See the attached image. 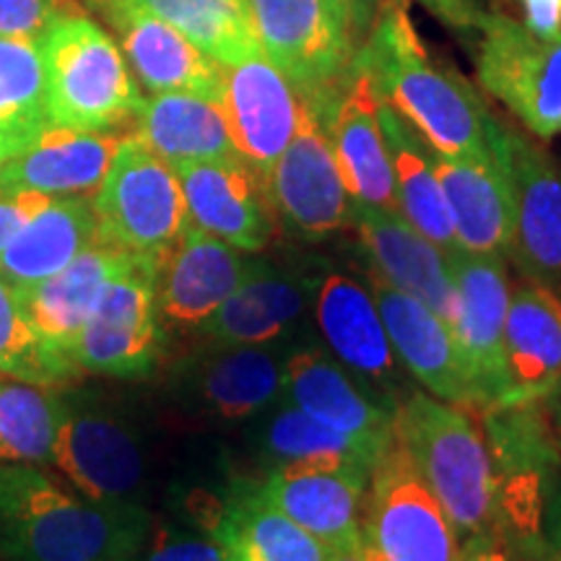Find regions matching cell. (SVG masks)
<instances>
[{
  "label": "cell",
  "instance_id": "obj_43",
  "mask_svg": "<svg viewBox=\"0 0 561 561\" xmlns=\"http://www.w3.org/2000/svg\"><path fill=\"white\" fill-rule=\"evenodd\" d=\"M525 26L541 37L561 32V0H523Z\"/></svg>",
  "mask_w": 561,
  "mask_h": 561
},
{
  "label": "cell",
  "instance_id": "obj_21",
  "mask_svg": "<svg viewBox=\"0 0 561 561\" xmlns=\"http://www.w3.org/2000/svg\"><path fill=\"white\" fill-rule=\"evenodd\" d=\"M248 255L193 224L182 231L157 273V305L164 331H201L203 322L257 268L261 257Z\"/></svg>",
  "mask_w": 561,
  "mask_h": 561
},
{
  "label": "cell",
  "instance_id": "obj_3",
  "mask_svg": "<svg viewBox=\"0 0 561 561\" xmlns=\"http://www.w3.org/2000/svg\"><path fill=\"white\" fill-rule=\"evenodd\" d=\"M396 442L445 510L460 543L491 533L494 462L486 437L460 405L411 390L396 411Z\"/></svg>",
  "mask_w": 561,
  "mask_h": 561
},
{
  "label": "cell",
  "instance_id": "obj_45",
  "mask_svg": "<svg viewBox=\"0 0 561 561\" xmlns=\"http://www.w3.org/2000/svg\"><path fill=\"white\" fill-rule=\"evenodd\" d=\"M543 403H549V409H551V413H553V421H557V424L561 426V388L553 392L551 398H546Z\"/></svg>",
  "mask_w": 561,
  "mask_h": 561
},
{
  "label": "cell",
  "instance_id": "obj_5",
  "mask_svg": "<svg viewBox=\"0 0 561 561\" xmlns=\"http://www.w3.org/2000/svg\"><path fill=\"white\" fill-rule=\"evenodd\" d=\"M265 58L320 110L359 55L362 0H244Z\"/></svg>",
  "mask_w": 561,
  "mask_h": 561
},
{
  "label": "cell",
  "instance_id": "obj_40",
  "mask_svg": "<svg viewBox=\"0 0 561 561\" xmlns=\"http://www.w3.org/2000/svg\"><path fill=\"white\" fill-rule=\"evenodd\" d=\"M55 19V0H0V37L39 42Z\"/></svg>",
  "mask_w": 561,
  "mask_h": 561
},
{
  "label": "cell",
  "instance_id": "obj_26",
  "mask_svg": "<svg viewBox=\"0 0 561 561\" xmlns=\"http://www.w3.org/2000/svg\"><path fill=\"white\" fill-rule=\"evenodd\" d=\"M351 227L359 234L362 248L371 263V273H377L396 289L411 294L445 322L450 320L455 286L450 255L445 250H439L419 229H413L401 216V210L354 203Z\"/></svg>",
  "mask_w": 561,
  "mask_h": 561
},
{
  "label": "cell",
  "instance_id": "obj_20",
  "mask_svg": "<svg viewBox=\"0 0 561 561\" xmlns=\"http://www.w3.org/2000/svg\"><path fill=\"white\" fill-rule=\"evenodd\" d=\"M367 286L388 328L398 362L403 364L409 377L424 385L430 396L439 401L460 405V409H479L471 371L450 325L437 312L421 305L411 294L396 289L377 273L369 271Z\"/></svg>",
  "mask_w": 561,
  "mask_h": 561
},
{
  "label": "cell",
  "instance_id": "obj_17",
  "mask_svg": "<svg viewBox=\"0 0 561 561\" xmlns=\"http://www.w3.org/2000/svg\"><path fill=\"white\" fill-rule=\"evenodd\" d=\"M455 305L447 320L466 356L479 396V409L491 411L502 398V341L510 310V278L502 255H450Z\"/></svg>",
  "mask_w": 561,
  "mask_h": 561
},
{
  "label": "cell",
  "instance_id": "obj_16",
  "mask_svg": "<svg viewBox=\"0 0 561 561\" xmlns=\"http://www.w3.org/2000/svg\"><path fill=\"white\" fill-rule=\"evenodd\" d=\"M174 170L193 227L250 255L268 248L276 229V210L263 174L240 153L180 164Z\"/></svg>",
  "mask_w": 561,
  "mask_h": 561
},
{
  "label": "cell",
  "instance_id": "obj_46",
  "mask_svg": "<svg viewBox=\"0 0 561 561\" xmlns=\"http://www.w3.org/2000/svg\"><path fill=\"white\" fill-rule=\"evenodd\" d=\"M549 561H561V528L557 530V536H553V543H551V551H549Z\"/></svg>",
  "mask_w": 561,
  "mask_h": 561
},
{
  "label": "cell",
  "instance_id": "obj_22",
  "mask_svg": "<svg viewBox=\"0 0 561 561\" xmlns=\"http://www.w3.org/2000/svg\"><path fill=\"white\" fill-rule=\"evenodd\" d=\"M434 172L450 208L458 250L507 257L515 234V191L504 157V128L496 136V149L486 157H445L434 151Z\"/></svg>",
  "mask_w": 561,
  "mask_h": 561
},
{
  "label": "cell",
  "instance_id": "obj_2",
  "mask_svg": "<svg viewBox=\"0 0 561 561\" xmlns=\"http://www.w3.org/2000/svg\"><path fill=\"white\" fill-rule=\"evenodd\" d=\"M359 60L371 70L385 102L445 157H486L502 125L489 115L476 89L455 70L434 62L401 9L377 21Z\"/></svg>",
  "mask_w": 561,
  "mask_h": 561
},
{
  "label": "cell",
  "instance_id": "obj_12",
  "mask_svg": "<svg viewBox=\"0 0 561 561\" xmlns=\"http://www.w3.org/2000/svg\"><path fill=\"white\" fill-rule=\"evenodd\" d=\"M263 180L276 219L301 240L318 242L351 227L354 201L318 112L307 102L299 130Z\"/></svg>",
  "mask_w": 561,
  "mask_h": 561
},
{
  "label": "cell",
  "instance_id": "obj_41",
  "mask_svg": "<svg viewBox=\"0 0 561 561\" xmlns=\"http://www.w3.org/2000/svg\"><path fill=\"white\" fill-rule=\"evenodd\" d=\"M50 203L42 193H0V250L9 244L19 229Z\"/></svg>",
  "mask_w": 561,
  "mask_h": 561
},
{
  "label": "cell",
  "instance_id": "obj_13",
  "mask_svg": "<svg viewBox=\"0 0 561 561\" xmlns=\"http://www.w3.org/2000/svg\"><path fill=\"white\" fill-rule=\"evenodd\" d=\"M297 341L206 346L178 375L180 401L198 416L229 426L261 419L284 398V362Z\"/></svg>",
  "mask_w": 561,
  "mask_h": 561
},
{
  "label": "cell",
  "instance_id": "obj_33",
  "mask_svg": "<svg viewBox=\"0 0 561 561\" xmlns=\"http://www.w3.org/2000/svg\"><path fill=\"white\" fill-rule=\"evenodd\" d=\"M231 561H333L335 553L261 496L257 481L234 483L227 512L210 533Z\"/></svg>",
  "mask_w": 561,
  "mask_h": 561
},
{
  "label": "cell",
  "instance_id": "obj_18",
  "mask_svg": "<svg viewBox=\"0 0 561 561\" xmlns=\"http://www.w3.org/2000/svg\"><path fill=\"white\" fill-rule=\"evenodd\" d=\"M219 102L234 151L265 178L299 130L305 112L299 89L257 53L224 66Z\"/></svg>",
  "mask_w": 561,
  "mask_h": 561
},
{
  "label": "cell",
  "instance_id": "obj_39",
  "mask_svg": "<svg viewBox=\"0 0 561 561\" xmlns=\"http://www.w3.org/2000/svg\"><path fill=\"white\" fill-rule=\"evenodd\" d=\"M149 549L138 561H231V553L219 538L208 533H185L172 528H159L146 538Z\"/></svg>",
  "mask_w": 561,
  "mask_h": 561
},
{
  "label": "cell",
  "instance_id": "obj_25",
  "mask_svg": "<svg viewBox=\"0 0 561 561\" xmlns=\"http://www.w3.org/2000/svg\"><path fill=\"white\" fill-rule=\"evenodd\" d=\"M561 388V299L543 286L512 291L502 341V398L496 409L536 405Z\"/></svg>",
  "mask_w": 561,
  "mask_h": 561
},
{
  "label": "cell",
  "instance_id": "obj_37",
  "mask_svg": "<svg viewBox=\"0 0 561 561\" xmlns=\"http://www.w3.org/2000/svg\"><path fill=\"white\" fill-rule=\"evenodd\" d=\"M60 392L0 375V466H47Z\"/></svg>",
  "mask_w": 561,
  "mask_h": 561
},
{
  "label": "cell",
  "instance_id": "obj_48",
  "mask_svg": "<svg viewBox=\"0 0 561 561\" xmlns=\"http://www.w3.org/2000/svg\"><path fill=\"white\" fill-rule=\"evenodd\" d=\"M3 164H5V157H3V153H0V170H3Z\"/></svg>",
  "mask_w": 561,
  "mask_h": 561
},
{
  "label": "cell",
  "instance_id": "obj_10",
  "mask_svg": "<svg viewBox=\"0 0 561 561\" xmlns=\"http://www.w3.org/2000/svg\"><path fill=\"white\" fill-rule=\"evenodd\" d=\"M310 310L322 348L388 409L398 411L411 388L369 286L348 273L322 268L310 276Z\"/></svg>",
  "mask_w": 561,
  "mask_h": 561
},
{
  "label": "cell",
  "instance_id": "obj_35",
  "mask_svg": "<svg viewBox=\"0 0 561 561\" xmlns=\"http://www.w3.org/2000/svg\"><path fill=\"white\" fill-rule=\"evenodd\" d=\"M50 125L39 42L0 37V153L9 161Z\"/></svg>",
  "mask_w": 561,
  "mask_h": 561
},
{
  "label": "cell",
  "instance_id": "obj_28",
  "mask_svg": "<svg viewBox=\"0 0 561 561\" xmlns=\"http://www.w3.org/2000/svg\"><path fill=\"white\" fill-rule=\"evenodd\" d=\"M136 261L130 252L96 240L55 276L19 291V301L39 339L68 359L70 346L94 314L104 289Z\"/></svg>",
  "mask_w": 561,
  "mask_h": 561
},
{
  "label": "cell",
  "instance_id": "obj_27",
  "mask_svg": "<svg viewBox=\"0 0 561 561\" xmlns=\"http://www.w3.org/2000/svg\"><path fill=\"white\" fill-rule=\"evenodd\" d=\"M125 133L76 130L47 125L0 170V193L91 195L102 185Z\"/></svg>",
  "mask_w": 561,
  "mask_h": 561
},
{
  "label": "cell",
  "instance_id": "obj_49",
  "mask_svg": "<svg viewBox=\"0 0 561 561\" xmlns=\"http://www.w3.org/2000/svg\"><path fill=\"white\" fill-rule=\"evenodd\" d=\"M130 561H138V559H130Z\"/></svg>",
  "mask_w": 561,
  "mask_h": 561
},
{
  "label": "cell",
  "instance_id": "obj_31",
  "mask_svg": "<svg viewBox=\"0 0 561 561\" xmlns=\"http://www.w3.org/2000/svg\"><path fill=\"white\" fill-rule=\"evenodd\" d=\"M136 136L172 167L237 153L221 102L191 91L151 94V100H144Z\"/></svg>",
  "mask_w": 561,
  "mask_h": 561
},
{
  "label": "cell",
  "instance_id": "obj_38",
  "mask_svg": "<svg viewBox=\"0 0 561 561\" xmlns=\"http://www.w3.org/2000/svg\"><path fill=\"white\" fill-rule=\"evenodd\" d=\"M0 375L13 380L58 388L79 375L66 356L39 339L21 307L19 294L0 278Z\"/></svg>",
  "mask_w": 561,
  "mask_h": 561
},
{
  "label": "cell",
  "instance_id": "obj_11",
  "mask_svg": "<svg viewBox=\"0 0 561 561\" xmlns=\"http://www.w3.org/2000/svg\"><path fill=\"white\" fill-rule=\"evenodd\" d=\"M159 265L138 261L112 278L100 305L68 351L76 369L104 377H146L164 354L157 305Z\"/></svg>",
  "mask_w": 561,
  "mask_h": 561
},
{
  "label": "cell",
  "instance_id": "obj_30",
  "mask_svg": "<svg viewBox=\"0 0 561 561\" xmlns=\"http://www.w3.org/2000/svg\"><path fill=\"white\" fill-rule=\"evenodd\" d=\"M96 240L100 234H96L91 198L87 195L50 198L0 250V278L19 294L55 276Z\"/></svg>",
  "mask_w": 561,
  "mask_h": 561
},
{
  "label": "cell",
  "instance_id": "obj_36",
  "mask_svg": "<svg viewBox=\"0 0 561 561\" xmlns=\"http://www.w3.org/2000/svg\"><path fill=\"white\" fill-rule=\"evenodd\" d=\"M185 34L221 66L263 53L252 32L244 0H133Z\"/></svg>",
  "mask_w": 561,
  "mask_h": 561
},
{
  "label": "cell",
  "instance_id": "obj_14",
  "mask_svg": "<svg viewBox=\"0 0 561 561\" xmlns=\"http://www.w3.org/2000/svg\"><path fill=\"white\" fill-rule=\"evenodd\" d=\"M382 91L371 70L356 55L354 68L318 112L331 140L351 201L398 210L388 140L380 123Z\"/></svg>",
  "mask_w": 561,
  "mask_h": 561
},
{
  "label": "cell",
  "instance_id": "obj_19",
  "mask_svg": "<svg viewBox=\"0 0 561 561\" xmlns=\"http://www.w3.org/2000/svg\"><path fill=\"white\" fill-rule=\"evenodd\" d=\"M515 234L510 255L533 284L561 299V161L517 133L504 130Z\"/></svg>",
  "mask_w": 561,
  "mask_h": 561
},
{
  "label": "cell",
  "instance_id": "obj_24",
  "mask_svg": "<svg viewBox=\"0 0 561 561\" xmlns=\"http://www.w3.org/2000/svg\"><path fill=\"white\" fill-rule=\"evenodd\" d=\"M117 32L133 79L151 94L191 91L221 96L224 66L195 47L185 34L133 0H107L100 11Z\"/></svg>",
  "mask_w": 561,
  "mask_h": 561
},
{
  "label": "cell",
  "instance_id": "obj_23",
  "mask_svg": "<svg viewBox=\"0 0 561 561\" xmlns=\"http://www.w3.org/2000/svg\"><path fill=\"white\" fill-rule=\"evenodd\" d=\"M369 476L328 466H280L257 481L261 496L333 553L359 551Z\"/></svg>",
  "mask_w": 561,
  "mask_h": 561
},
{
  "label": "cell",
  "instance_id": "obj_47",
  "mask_svg": "<svg viewBox=\"0 0 561 561\" xmlns=\"http://www.w3.org/2000/svg\"><path fill=\"white\" fill-rule=\"evenodd\" d=\"M333 561H364L359 557V551H351V553H335Z\"/></svg>",
  "mask_w": 561,
  "mask_h": 561
},
{
  "label": "cell",
  "instance_id": "obj_9",
  "mask_svg": "<svg viewBox=\"0 0 561 561\" xmlns=\"http://www.w3.org/2000/svg\"><path fill=\"white\" fill-rule=\"evenodd\" d=\"M476 53L481 87L533 136H561V32L541 37L520 21L483 16Z\"/></svg>",
  "mask_w": 561,
  "mask_h": 561
},
{
  "label": "cell",
  "instance_id": "obj_1",
  "mask_svg": "<svg viewBox=\"0 0 561 561\" xmlns=\"http://www.w3.org/2000/svg\"><path fill=\"white\" fill-rule=\"evenodd\" d=\"M149 533L144 504L91 502L37 466H0V561H130Z\"/></svg>",
  "mask_w": 561,
  "mask_h": 561
},
{
  "label": "cell",
  "instance_id": "obj_34",
  "mask_svg": "<svg viewBox=\"0 0 561 561\" xmlns=\"http://www.w3.org/2000/svg\"><path fill=\"white\" fill-rule=\"evenodd\" d=\"M263 416L257 450L268 471L280 466H328L371 476L385 455L320 424L286 401H278Z\"/></svg>",
  "mask_w": 561,
  "mask_h": 561
},
{
  "label": "cell",
  "instance_id": "obj_32",
  "mask_svg": "<svg viewBox=\"0 0 561 561\" xmlns=\"http://www.w3.org/2000/svg\"><path fill=\"white\" fill-rule=\"evenodd\" d=\"M380 123L388 140L392 187H396L398 210L413 229H419L426 240H432L447 255H455L458 240L450 208L442 193L439 178L434 172V151L421 138V133L405 121L398 110L382 100Z\"/></svg>",
  "mask_w": 561,
  "mask_h": 561
},
{
  "label": "cell",
  "instance_id": "obj_44",
  "mask_svg": "<svg viewBox=\"0 0 561 561\" xmlns=\"http://www.w3.org/2000/svg\"><path fill=\"white\" fill-rule=\"evenodd\" d=\"M458 561H510V557L500 549L491 533H483V536L468 538V541L460 543Z\"/></svg>",
  "mask_w": 561,
  "mask_h": 561
},
{
  "label": "cell",
  "instance_id": "obj_4",
  "mask_svg": "<svg viewBox=\"0 0 561 561\" xmlns=\"http://www.w3.org/2000/svg\"><path fill=\"white\" fill-rule=\"evenodd\" d=\"M53 125L110 133L136 123L144 96L117 42L87 13H58L39 37Z\"/></svg>",
  "mask_w": 561,
  "mask_h": 561
},
{
  "label": "cell",
  "instance_id": "obj_15",
  "mask_svg": "<svg viewBox=\"0 0 561 561\" xmlns=\"http://www.w3.org/2000/svg\"><path fill=\"white\" fill-rule=\"evenodd\" d=\"M280 401L377 453L396 442V411L314 343L297 341L286 354Z\"/></svg>",
  "mask_w": 561,
  "mask_h": 561
},
{
  "label": "cell",
  "instance_id": "obj_42",
  "mask_svg": "<svg viewBox=\"0 0 561 561\" xmlns=\"http://www.w3.org/2000/svg\"><path fill=\"white\" fill-rule=\"evenodd\" d=\"M421 3L455 30H479L483 16H486L476 0H421Z\"/></svg>",
  "mask_w": 561,
  "mask_h": 561
},
{
  "label": "cell",
  "instance_id": "obj_29",
  "mask_svg": "<svg viewBox=\"0 0 561 561\" xmlns=\"http://www.w3.org/2000/svg\"><path fill=\"white\" fill-rule=\"evenodd\" d=\"M310 310V276L284 273L265 261L210 318L201 335L206 346H265L297 339Z\"/></svg>",
  "mask_w": 561,
  "mask_h": 561
},
{
  "label": "cell",
  "instance_id": "obj_6",
  "mask_svg": "<svg viewBox=\"0 0 561 561\" xmlns=\"http://www.w3.org/2000/svg\"><path fill=\"white\" fill-rule=\"evenodd\" d=\"M91 206L100 240L157 265L191 227L178 170L136 133L123 138Z\"/></svg>",
  "mask_w": 561,
  "mask_h": 561
},
{
  "label": "cell",
  "instance_id": "obj_8",
  "mask_svg": "<svg viewBox=\"0 0 561 561\" xmlns=\"http://www.w3.org/2000/svg\"><path fill=\"white\" fill-rule=\"evenodd\" d=\"M364 561H458L460 538L398 442L377 460L362 512Z\"/></svg>",
  "mask_w": 561,
  "mask_h": 561
},
{
  "label": "cell",
  "instance_id": "obj_7",
  "mask_svg": "<svg viewBox=\"0 0 561 561\" xmlns=\"http://www.w3.org/2000/svg\"><path fill=\"white\" fill-rule=\"evenodd\" d=\"M50 466L76 494L102 504H140L149 455L123 413L83 396H62Z\"/></svg>",
  "mask_w": 561,
  "mask_h": 561
}]
</instances>
